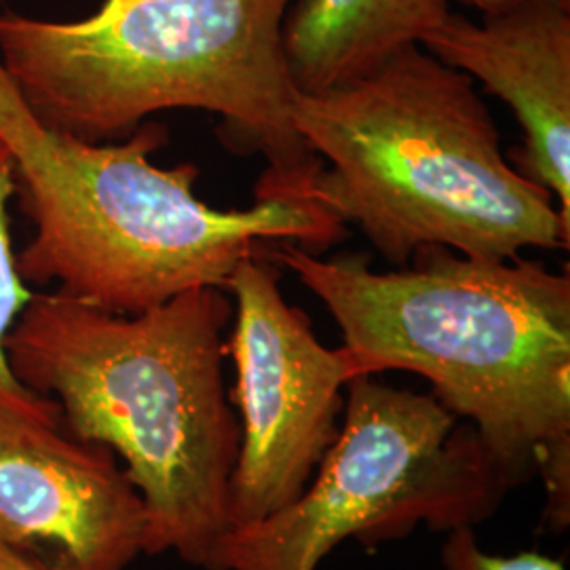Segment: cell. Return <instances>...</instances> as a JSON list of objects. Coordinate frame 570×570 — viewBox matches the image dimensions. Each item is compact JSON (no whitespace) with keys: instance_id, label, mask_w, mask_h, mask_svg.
<instances>
[{"instance_id":"obj_1","label":"cell","mask_w":570,"mask_h":570,"mask_svg":"<svg viewBox=\"0 0 570 570\" xmlns=\"http://www.w3.org/2000/svg\"><path fill=\"white\" fill-rule=\"evenodd\" d=\"M287 266L336 320L362 374L406 370L478 431L510 489L541 478L543 522L570 524V275L539 263L419 249L379 273L364 254L317 258L294 242Z\"/></svg>"},{"instance_id":"obj_11","label":"cell","mask_w":570,"mask_h":570,"mask_svg":"<svg viewBox=\"0 0 570 570\" xmlns=\"http://www.w3.org/2000/svg\"><path fill=\"white\" fill-rule=\"evenodd\" d=\"M16 195L11 155L0 142V416L61 428V410L51 397L23 387L7 357V336L35 296L21 279L9 233V202Z\"/></svg>"},{"instance_id":"obj_6","label":"cell","mask_w":570,"mask_h":570,"mask_svg":"<svg viewBox=\"0 0 570 570\" xmlns=\"http://www.w3.org/2000/svg\"><path fill=\"white\" fill-rule=\"evenodd\" d=\"M343 428L305 492L226 537L216 570H317L346 539L376 546L428 524L449 532L487 522L510 484L478 431L433 393L346 383Z\"/></svg>"},{"instance_id":"obj_12","label":"cell","mask_w":570,"mask_h":570,"mask_svg":"<svg viewBox=\"0 0 570 570\" xmlns=\"http://www.w3.org/2000/svg\"><path fill=\"white\" fill-rule=\"evenodd\" d=\"M444 570H567L560 560L539 551H520L515 556H494L482 550L473 527H459L446 532L442 546Z\"/></svg>"},{"instance_id":"obj_8","label":"cell","mask_w":570,"mask_h":570,"mask_svg":"<svg viewBox=\"0 0 570 570\" xmlns=\"http://www.w3.org/2000/svg\"><path fill=\"white\" fill-rule=\"evenodd\" d=\"M0 543L42 570H127L146 546L142 497L112 450L0 416Z\"/></svg>"},{"instance_id":"obj_2","label":"cell","mask_w":570,"mask_h":570,"mask_svg":"<svg viewBox=\"0 0 570 570\" xmlns=\"http://www.w3.org/2000/svg\"><path fill=\"white\" fill-rule=\"evenodd\" d=\"M233 317L223 287H195L138 315L35 294L7 336L23 387L51 397L61 428L125 461L146 511L144 553L218 569L230 534L242 425L223 362Z\"/></svg>"},{"instance_id":"obj_3","label":"cell","mask_w":570,"mask_h":570,"mask_svg":"<svg viewBox=\"0 0 570 570\" xmlns=\"http://www.w3.org/2000/svg\"><path fill=\"white\" fill-rule=\"evenodd\" d=\"M296 0H104L79 21L0 16V63L41 119L87 142L150 115L205 110L220 142L266 161L261 199H308L322 169L292 122L284 23Z\"/></svg>"},{"instance_id":"obj_14","label":"cell","mask_w":570,"mask_h":570,"mask_svg":"<svg viewBox=\"0 0 570 570\" xmlns=\"http://www.w3.org/2000/svg\"><path fill=\"white\" fill-rule=\"evenodd\" d=\"M459 2L468 4L471 9H478L487 18V16H497V13L508 11L513 4H518L520 0H459Z\"/></svg>"},{"instance_id":"obj_4","label":"cell","mask_w":570,"mask_h":570,"mask_svg":"<svg viewBox=\"0 0 570 570\" xmlns=\"http://www.w3.org/2000/svg\"><path fill=\"white\" fill-rule=\"evenodd\" d=\"M292 122L322 161L308 199L397 268L431 245L484 261L569 249L570 223L505 159L475 81L419 42L322 91H296Z\"/></svg>"},{"instance_id":"obj_5","label":"cell","mask_w":570,"mask_h":570,"mask_svg":"<svg viewBox=\"0 0 570 570\" xmlns=\"http://www.w3.org/2000/svg\"><path fill=\"white\" fill-rule=\"evenodd\" d=\"M167 140L159 122H142L119 144L87 142L45 125L0 63V142L35 225L18 256L21 279L56 282L87 305L138 315L195 287L226 289L245 258H266L273 244L322 254L345 237V226L313 202L204 204L195 165L150 161Z\"/></svg>"},{"instance_id":"obj_10","label":"cell","mask_w":570,"mask_h":570,"mask_svg":"<svg viewBox=\"0 0 570 570\" xmlns=\"http://www.w3.org/2000/svg\"><path fill=\"white\" fill-rule=\"evenodd\" d=\"M449 13V0H296L284 23L289 79L313 94L357 77Z\"/></svg>"},{"instance_id":"obj_7","label":"cell","mask_w":570,"mask_h":570,"mask_svg":"<svg viewBox=\"0 0 570 570\" xmlns=\"http://www.w3.org/2000/svg\"><path fill=\"white\" fill-rule=\"evenodd\" d=\"M226 292L237 303L226 353L237 372L233 395L242 410V446L230 480L235 530L263 522L305 492L338 433L343 389L364 374L345 346L326 348L305 313L285 303L273 261L245 258Z\"/></svg>"},{"instance_id":"obj_13","label":"cell","mask_w":570,"mask_h":570,"mask_svg":"<svg viewBox=\"0 0 570 570\" xmlns=\"http://www.w3.org/2000/svg\"><path fill=\"white\" fill-rule=\"evenodd\" d=\"M0 570H42L39 564L30 562L18 551L9 550L0 543Z\"/></svg>"},{"instance_id":"obj_9","label":"cell","mask_w":570,"mask_h":570,"mask_svg":"<svg viewBox=\"0 0 570 570\" xmlns=\"http://www.w3.org/2000/svg\"><path fill=\"white\" fill-rule=\"evenodd\" d=\"M419 45L510 106L524 134L515 169L570 223V0H520L480 23L450 11Z\"/></svg>"}]
</instances>
